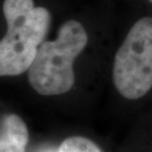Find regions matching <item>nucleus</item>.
Returning <instances> with one entry per match:
<instances>
[{"instance_id": "3", "label": "nucleus", "mask_w": 152, "mask_h": 152, "mask_svg": "<svg viewBox=\"0 0 152 152\" xmlns=\"http://www.w3.org/2000/svg\"><path fill=\"white\" fill-rule=\"evenodd\" d=\"M113 82L125 98L144 96L152 87V17L138 20L115 55Z\"/></svg>"}, {"instance_id": "2", "label": "nucleus", "mask_w": 152, "mask_h": 152, "mask_svg": "<svg viewBox=\"0 0 152 152\" xmlns=\"http://www.w3.org/2000/svg\"><path fill=\"white\" fill-rule=\"evenodd\" d=\"M88 37L80 22L70 20L61 26L53 41H43L28 70L31 87L41 95H60L75 83L74 62L86 48Z\"/></svg>"}, {"instance_id": "6", "label": "nucleus", "mask_w": 152, "mask_h": 152, "mask_svg": "<svg viewBox=\"0 0 152 152\" xmlns=\"http://www.w3.org/2000/svg\"><path fill=\"white\" fill-rule=\"evenodd\" d=\"M149 1H150V2H151V3H152V0H149Z\"/></svg>"}, {"instance_id": "4", "label": "nucleus", "mask_w": 152, "mask_h": 152, "mask_svg": "<svg viewBox=\"0 0 152 152\" xmlns=\"http://www.w3.org/2000/svg\"><path fill=\"white\" fill-rule=\"evenodd\" d=\"M28 131L26 123L18 115L3 117L0 128V152H26Z\"/></svg>"}, {"instance_id": "5", "label": "nucleus", "mask_w": 152, "mask_h": 152, "mask_svg": "<svg viewBox=\"0 0 152 152\" xmlns=\"http://www.w3.org/2000/svg\"><path fill=\"white\" fill-rule=\"evenodd\" d=\"M58 152H102L94 142L83 137H68L61 143Z\"/></svg>"}, {"instance_id": "1", "label": "nucleus", "mask_w": 152, "mask_h": 152, "mask_svg": "<svg viewBox=\"0 0 152 152\" xmlns=\"http://www.w3.org/2000/svg\"><path fill=\"white\" fill-rule=\"evenodd\" d=\"M8 26L0 40V77L18 76L30 69L50 26V13L33 0H5Z\"/></svg>"}]
</instances>
